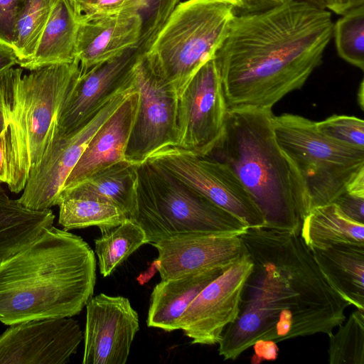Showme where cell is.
I'll list each match as a JSON object with an SVG mask.
<instances>
[{"label":"cell","mask_w":364,"mask_h":364,"mask_svg":"<svg viewBox=\"0 0 364 364\" xmlns=\"http://www.w3.org/2000/svg\"><path fill=\"white\" fill-rule=\"evenodd\" d=\"M240 237L253 267L239 314L218 343L224 360L237 359L259 341L330 336L344 323L350 304L327 283L299 233L257 228Z\"/></svg>","instance_id":"1"},{"label":"cell","mask_w":364,"mask_h":364,"mask_svg":"<svg viewBox=\"0 0 364 364\" xmlns=\"http://www.w3.org/2000/svg\"><path fill=\"white\" fill-rule=\"evenodd\" d=\"M331 13L303 0L235 14L215 60L228 109H272L300 89L333 38Z\"/></svg>","instance_id":"2"},{"label":"cell","mask_w":364,"mask_h":364,"mask_svg":"<svg viewBox=\"0 0 364 364\" xmlns=\"http://www.w3.org/2000/svg\"><path fill=\"white\" fill-rule=\"evenodd\" d=\"M94 251L80 236L51 226L0 262V322L72 317L92 296Z\"/></svg>","instance_id":"3"},{"label":"cell","mask_w":364,"mask_h":364,"mask_svg":"<svg viewBox=\"0 0 364 364\" xmlns=\"http://www.w3.org/2000/svg\"><path fill=\"white\" fill-rule=\"evenodd\" d=\"M273 116L272 109H228L223 134L207 156L235 173L264 228L300 234L310 203L301 175L277 141Z\"/></svg>","instance_id":"4"},{"label":"cell","mask_w":364,"mask_h":364,"mask_svg":"<svg viewBox=\"0 0 364 364\" xmlns=\"http://www.w3.org/2000/svg\"><path fill=\"white\" fill-rule=\"evenodd\" d=\"M80 75L75 59L35 69L21 77L6 148V184L11 192L23 190L29 171L47 148L61 105Z\"/></svg>","instance_id":"5"},{"label":"cell","mask_w":364,"mask_h":364,"mask_svg":"<svg viewBox=\"0 0 364 364\" xmlns=\"http://www.w3.org/2000/svg\"><path fill=\"white\" fill-rule=\"evenodd\" d=\"M137 213L148 244L183 233L240 235L249 228L164 168L146 160L138 165Z\"/></svg>","instance_id":"6"},{"label":"cell","mask_w":364,"mask_h":364,"mask_svg":"<svg viewBox=\"0 0 364 364\" xmlns=\"http://www.w3.org/2000/svg\"><path fill=\"white\" fill-rule=\"evenodd\" d=\"M235 14L233 6L224 0L180 2L144 58L173 86L178 96L197 70L215 57Z\"/></svg>","instance_id":"7"},{"label":"cell","mask_w":364,"mask_h":364,"mask_svg":"<svg viewBox=\"0 0 364 364\" xmlns=\"http://www.w3.org/2000/svg\"><path fill=\"white\" fill-rule=\"evenodd\" d=\"M272 126L279 146L303 179L311 210L333 203L364 172V149L327 137L316 122L285 113L274 114Z\"/></svg>","instance_id":"8"},{"label":"cell","mask_w":364,"mask_h":364,"mask_svg":"<svg viewBox=\"0 0 364 364\" xmlns=\"http://www.w3.org/2000/svg\"><path fill=\"white\" fill-rule=\"evenodd\" d=\"M147 160L242 220L249 228L265 227L264 218L250 195L223 163L176 146L164 147Z\"/></svg>","instance_id":"9"},{"label":"cell","mask_w":364,"mask_h":364,"mask_svg":"<svg viewBox=\"0 0 364 364\" xmlns=\"http://www.w3.org/2000/svg\"><path fill=\"white\" fill-rule=\"evenodd\" d=\"M139 97L125 159L140 164L159 150L177 146V100L173 86L144 58L135 66Z\"/></svg>","instance_id":"10"},{"label":"cell","mask_w":364,"mask_h":364,"mask_svg":"<svg viewBox=\"0 0 364 364\" xmlns=\"http://www.w3.org/2000/svg\"><path fill=\"white\" fill-rule=\"evenodd\" d=\"M136 87L120 92L106 103L90 119L67 136L53 130L51 139L39 161L31 168L18 201L34 210L56 205L65 182L90 141ZM55 129V128H54Z\"/></svg>","instance_id":"11"},{"label":"cell","mask_w":364,"mask_h":364,"mask_svg":"<svg viewBox=\"0 0 364 364\" xmlns=\"http://www.w3.org/2000/svg\"><path fill=\"white\" fill-rule=\"evenodd\" d=\"M228 109L213 58L197 70L178 96L176 146L208 155L223 134Z\"/></svg>","instance_id":"12"},{"label":"cell","mask_w":364,"mask_h":364,"mask_svg":"<svg viewBox=\"0 0 364 364\" xmlns=\"http://www.w3.org/2000/svg\"><path fill=\"white\" fill-rule=\"evenodd\" d=\"M143 54L132 47L80 73L61 105L55 132L72 134L117 95L134 87L135 66Z\"/></svg>","instance_id":"13"},{"label":"cell","mask_w":364,"mask_h":364,"mask_svg":"<svg viewBox=\"0 0 364 364\" xmlns=\"http://www.w3.org/2000/svg\"><path fill=\"white\" fill-rule=\"evenodd\" d=\"M252 267L244 247L241 256L204 287L185 311L178 328L191 339L192 344L219 343L225 327L239 314L243 287Z\"/></svg>","instance_id":"14"},{"label":"cell","mask_w":364,"mask_h":364,"mask_svg":"<svg viewBox=\"0 0 364 364\" xmlns=\"http://www.w3.org/2000/svg\"><path fill=\"white\" fill-rule=\"evenodd\" d=\"M82 338L71 317L13 324L0 335V364H65Z\"/></svg>","instance_id":"15"},{"label":"cell","mask_w":364,"mask_h":364,"mask_svg":"<svg viewBox=\"0 0 364 364\" xmlns=\"http://www.w3.org/2000/svg\"><path fill=\"white\" fill-rule=\"evenodd\" d=\"M83 364H125L139 329L137 312L122 296L101 293L86 304Z\"/></svg>","instance_id":"16"},{"label":"cell","mask_w":364,"mask_h":364,"mask_svg":"<svg viewBox=\"0 0 364 364\" xmlns=\"http://www.w3.org/2000/svg\"><path fill=\"white\" fill-rule=\"evenodd\" d=\"M161 279L215 269H225L242 255L240 235L183 233L151 244Z\"/></svg>","instance_id":"17"},{"label":"cell","mask_w":364,"mask_h":364,"mask_svg":"<svg viewBox=\"0 0 364 364\" xmlns=\"http://www.w3.org/2000/svg\"><path fill=\"white\" fill-rule=\"evenodd\" d=\"M141 30V20L137 13L89 18L81 16L75 53L80 73L130 48L137 47Z\"/></svg>","instance_id":"18"},{"label":"cell","mask_w":364,"mask_h":364,"mask_svg":"<svg viewBox=\"0 0 364 364\" xmlns=\"http://www.w3.org/2000/svg\"><path fill=\"white\" fill-rule=\"evenodd\" d=\"M138 97L136 88L97 131L67 178L63 188L126 160L125 151L136 112Z\"/></svg>","instance_id":"19"},{"label":"cell","mask_w":364,"mask_h":364,"mask_svg":"<svg viewBox=\"0 0 364 364\" xmlns=\"http://www.w3.org/2000/svg\"><path fill=\"white\" fill-rule=\"evenodd\" d=\"M310 250L330 287L350 305L364 310V245L340 243Z\"/></svg>","instance_id":"20"},{"label":"cell","mask_w":364,"mask_h":364,"mask_svg":"<svg viewBox=\"0 0 364 364\" xmlns=\"http://www.w3.org/2000/svg\"><path fill=\"white\" fill-rule=\"evenodd\" d=\"M225 269L161 279L151 294L147 326L168 332L178 330V323L185 311L203 288Z\"/></svg>","instance_id":"21"},{"label":"cell","mask_w":364,"mask_h":364,"mask_svg":"<svg viewBox=\"0 0 364 364\" xmlns=\"http://www.w3.org/2000/svg\"><path fill=\"white\" fill-rule=\"evenodd\" d=\"M80 21L71 0H55L33 56L19 65L33 70L75 60Z\"/></svg>","instance_id":"22"},{"label":"cell","mask_w":364,"mask_h":364,"mask_svg":"<svg viewBox=\"0 0 364 364\" xmlns=\"http://www.w3.org/2000/svg\"><path fill=\"white\" fill-rule=\"evenodd\" d=\"M138 165L122 161L63 189L112 203L121 209L128 219L135 220Z\"/></svg>","instance_id":"23"},{"label":"cell","mask_w":364,"mask_h":364,"mask_svg":"<svg viewBox=\"0 0 364 364\" xmlns=\"http://www.w3.org/2000/svg\"><path fill=\"white\" fill-rule=\"evenodd\" d=\"M300 236L309 249L340 243L364 245V224L351 220L331 203L310 210L302 222Z\"/></svg>","instance_id":"24"},{"label":"cell","mask_w":364,"mask_h":364,"mask_svg":"<svg viewBox=\"0 0 364 364\" xmlns=\"http://www.w3.org/2000/svg\"><path fill=\"white\" fill-rule=\"evenodd\" d=\"M59 206L58 223L65 230L97 226L101 232L128 219L116 205L99 199L63 189L56 201Z\"/></svg>","instance_id":"25"},{"label":"cell","mask_w":364,"mask_h":364,"mask_svg":"<svg viewBox=\"0 0 364 364\" xmlns=\"http://www.w3.org/2000/svg\"><path fill=\"white\" fill-rule=\"evenodd\" d=\"M148 244L143 228L134 220L127 219L102 232L95 240V253L100 272L108 277L115 269L143 245Z\"/></svg>","instance_id":"26"},{"label":"cell","mask_w":364,"mask_h":364,"mask_svg":"<svg viewBox=\"0 0 364 364\" xmlns=\"http://www.w3.org/2000/svg\"><path fill=\"white\" fill-rule=\"evenodd\" d=\"M55 0H25L15 23L14 50L18 65L34 55Z\"/></svg>","instance_id":"27"},{"label":"cell","mask_w":364,"mask_h":364,"mask_svg":"<svg viewBox=\"0 0 364 364\" xmlns=\"http://www.w3.org/2000/svg\"><path fill=\"white\" fill-rule=\"evenodd\" d=\"M328 336L331 364H364V310L357 309Z\"/></svg>","instance_id":"28"},{"label":"cell","mask_w":364,"mask_h":364,"mask_svg":"<svg viewBox=\"0 0 364 364\" xmlns=\"http://www.w3.org/2000/svg\"><path fill=\"white\" fill-rule=\"evenodd\" d=\"M333 23V36L338 55L364 70V5L341 15Z\"/></svg>","instance_id":"29"},{"label":"cell","mask_w":364,"mask_h":364,"mask_svg":"<svg viewBox=\"0 0 364 364\" xmlns=\"http://www.w3.org/2000/svg\"><path fill=\"white\" fill-rule=\"evenodd\" d=\"M140 1L137 14L141 20V30L138 48L144 53L181 0Z\"/></svg>","instance_id":"30"},{"label":"cell","mask_w":364,"mask_h":364,"mask_svg":"<svg viewBox=\"0 0 364 364\" xmlns=\"http://www.w3.org/2000/svg\"><path fill=\"white\" fill-rule=\"evenodd\" d=\"M317 129L323 135L336 141L364 149V122L353 116H330L316 122Z\"/></svg>","instance_id":"31"},{"label":"cell","mask_w":364,"mask_h":364,"mask_svg":"<svg viewBox=\"0 0 364 364\" xmlns=\"http://www.w3.org/2000/svg\"><path fill=\"white\" fill-rule=\"evenodd\" d=\"M21 68H11L0 73V133L9 128L16 109Z\"/></svg>","instance_id":"32"},{"label":"cell","mask_w":364,"mask_h":364,"mask_svg":"<svg viewBox=\"0 0 364 364\" xmlns=\"http://www.w3.org/2000/svg\"><path fill=\"white\" fill-rule=\"evenodd\" d=\"M141 6L140 0H95L82 8L80 13L82 18L113 16L127 13H137Z\"/></svg>","instance_id":"33"},{"label":"cell","mask_w":364,"mask_h":364,"mask_svg":"<svg viewBox=\"0 0 364 364\" xmlns=\"http://www.w3.org/2000/svg\"><path fill=\"white\" fill-rule=\"evenodd\" d=\"M351 220L364 224V185L347 188L333 202Z\"/></svg>","instance_id":"34"},{"label":"cell","mask_w":364,"mask_h":364,"mask_svg":"<svg viewBox=\"0 0 364 364\" xmlns=\"http://www.w3.org/2000/svg\"><path fill=\"white\" fill-rule=\"evenodd\" d=\"M25 0H0V42L14 48L17 15Z\"/></svg>","instance_id":"35"},{"label":"cell","mask_w":364,"mask_h":364,"mask_svg":"<svg viewBox=\"0 0 364 364\" xmlns=\"http://www.w3.org/2000/svg\"><path fill=\"white\" fill-rule=\"evenodd\" d=\"M255 354L252 363H259L263 360H272L277 358L279 348L272 341H259L253 346Z\"/></svg>","instance_id":"36"},{"label":"cell","mask_w":364,"mask_h":364,"mask_svg":"<svg viewBox=\"0 0 364 364\" xmlns=\"http://www.w3.org/2000/svg\"><path fill=\"white\" fill-rule=\"evenodd\" d=\"M326 9L336 14L343 15L350 11L364 5V0H325Z\"/></svg>","instance_id":"37"},{"label":"cell","mask_w":364,"mask_h":364,"mask_svg":"<svg viewBox=\"0 0 364 364\" xmlns=\"http://www.w3.org/2000/svg\"><path fill=\"white\" fill-rule=\"evenodd\" d=\"M286 1L287 0H242V7L237 14L262 11Z\"/></svg>","instance_id":"38"},{"label":"cell","mask_w":364,"mask_h":364,"mask_svg":"<svg viewBox=\"0 0 364 364\" xmlns=\"http://www.w3.org/2000/svg\"><path fill=\"white\" fill-rule=\"evenodd\" d=\"M9 136V128L0 133V183L8 181V166L6 159V148Z\"/></svg>","instance_id":"39"},{"label":"cell","mask_w":364,"mask_h":364,"mask_svg":"<svg viewBox=\"0 0 364 364\" xmlns=\"http://www.w3.org/2000/svg\"><path fill=\"white\" fill-rule=\"evenodd\" d=\"M16 64H18V59L14 48L0 42V73Z\"/></svg>","instance_id":"40"},{"label":"cell","mask_w":364,"mask_h":364,"mask_svg":"<svg viewBox=\"0 0 364 364\" xmlns=\"http://www.w3.org/2000/svg\"><path fill=\"white\" fill-rule=\"evenodd\" d=\"M73 3L75 9L78 11L80 13V11L84 8L85 6L92 4L95 0H71Z\"/></svg>","instance_id":"41"},{"label":"cell","mask_w":364,"mask_h":364,"mask_svg":"<svg viewBox=\"0 0 364 364\" xmlns=\"http://www.w3.org/2000/svg\"><path fill=\"white\" fill-rule=\"evenodd\" d=\"M312 4L318 7L326 9V1L325 0H303Z\"/></svg>","instance_id":"42"}]
</instances>
